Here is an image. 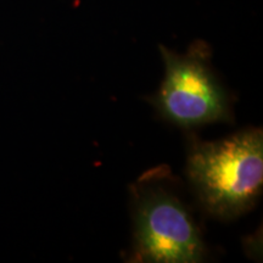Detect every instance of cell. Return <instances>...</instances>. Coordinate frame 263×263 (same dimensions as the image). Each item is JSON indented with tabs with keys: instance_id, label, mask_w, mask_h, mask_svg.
Here are the masks:
<instances>
[{
	"instance_id": "6da1fadb",
	"label": "cell",
	"mask_w": 263,
	"mask_h": 263,
	"mask_svg": "<svg viewBox=\"0 0 263 263\" xmlns=\"http://www.w3.org/2000/svg\"><path fill=\"white\" fill-rule=\"evenodd\" d=\"M185 173L207 213L227 221L238 218L254 209L262 194V129L248 128L221 140L193 143Z\"/></svg>"
},
{
	"instance_id": "7a4b0ae2",
	"label": "cell",
	"mask_w": 263,
	"mask_h": 263,
	"mask_svg": "<svg viewBox=\"0 0 263 263\" xmlns=\"http://www.w3.org/2000/svg\"><path fill=\"white\" fill-rule=\"evenodd\" d=\"M160 52L164 77L151 103L161 117L183 129L232 120L228 93L212 71L207 43L194 42L184 54L160 45Z\"/></svg>"
},
{
	"instance_id": "3957f363",
	"label": "cell",
	"mask_w": 263,
	"mask_h": 263,
	"mask_svg": "<svg viewBox=\"0 0 263 263\" xmlns=\"http://www.w3.org/2000/svg\"><path fill=\"white\" fill-rule=\"evenodd\" d=\"M133 222V262L195 263L205 258V244L186 206L150 178L134 188Z\"/></svg>"
}]
</instances>
